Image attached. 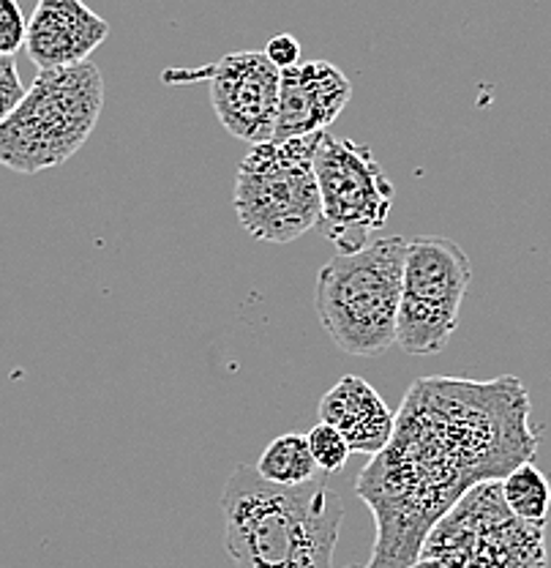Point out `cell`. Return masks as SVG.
Instances as JSON below:
<instances>
[{
    "mask_svg": "<svg viewBox=\"0 0 551 568\" xmlns=\"http://www.w3.org/2000/svg\"><path fill=\"white\" fill-rule=\"evenodd\" d=\"M535 452L530 396L519 377L415 381L396 413L394 437L355 484L377 519V541L369 564L349 568L415 566L431 528L461 495L502 481Z\"/></svg>",
    "mask_w": 551,
    "mask_h": 568,
    "instance_id": "cell-1",
    "label": "cell"
},
{
    "mask_svg": "<svg viewBox=\"0 0 551 568\" xmlns=\"http://www.w3.org/2000/svg\"><path fill=\"white\" fill-rule=\"evenodd\" d=\"M222 511L235 568H334L345 506L328 481L276 487L241 465L224 487Z\"/></svg>",
    "mask_w": 551,
    "mask_h": 568,
    "instance_id": "cell-2",
    "label": "cell"
},
{
    "mask_svg": "<svg viewBox=\"0 0 551 568\" xmlns=\"http://www.w3.org/2000/svg\"><path fill=\"white\" fill-rule=\"evenodd\" d=\"M407 244L390 235L355 254L336 252L317 274L314 310L345 355L377 358L396 345Z\"/></svg>",
    "mask_w": 551,
    "mask_h": 568,
    "instance_id": "cell-3",
    "label": "cell"
},
{
    "mask_svg": "<svg viewBox=\"0 0 551 568\" xmlns=\"http://www.w3.org/2000/svg\"><path fill=\"white\" fill-rule=\"evenodd\" d=\"M102 106L104 77L93 61L39 71L0 123V164L35 175L69 162L93 134Z\"/></svg>",
    "mask_w": 551,
    "mask_h": 568,
    "instance_id": "cell-4",
    "label": "cell"
},
{
    "mask_svg": "<svg viewBox=\"0 0 551 568\" xmlns=\"http://www.w3.org/2000/svg\"><path fill=\"white\" fill-rule=\"evenodd\" d=\"M325 132L309 138L259 142L248 148L235 175L233 205L252 239L289 244L323 224L314 153Z\"/></svg>",
    "mask_w": 551,
    "mask_h": 568,
    "instance_id": "cell-5",
    "label": "cell"
},
{
    "mask_svg": "<svg viewBox=\"0 0 551 568\" xmlns=\"http://www.w3.org/2000/svg\"><path fill=\"white\" fill-rule=\"evenodd\" d=\"M420 560L437 568H547V528L513 517L502 484L483 481L431 528Z\"/></svg>",
    "mask_w": 551,
    "mask_h": 568,
    "instance_id": "cell-6",
    "label": "cell"
},
{
    "mask_svg": "<svg viewBox=\"0 0 551 568\" xmlns=\"http://www.w3.org/2000/svg\"><path fill=\"white\" fill-rule=\"evenodd\" d=\"M472 280L467 252L446 235H415L407 244L396 345L410 355H437L459 325Z\"/></svg>",
    "mask_w": 551,
    "mask_h": 568,
    "instance_id": "cell-7",
    "label": "cell"
},
{
    "mask_svg": "<svg viewBox=\"0 0 551 568\" xmlns=\"http://www.w3.org/2000/svg\"><path fill=\"white\" fill-rule=\"evenodd\" d=\"M323 230L339 254H355L388 224L394 183L364 142L325 132L314 153Z\"/></svg>",
    "mask_w": 551,
    "mask_h": 568,
    "instance_id": "cell-8",
    "label": "cell"
},
{
    "mask_svg": "<svg viewBox=\"0 0 551 568\" xmlns=\"http://www.w3.org/2000/svg\"><path fill=\"white\" fill-rule=\"evenodd\" d=\"M183 77L207 80L213 112L233 138L248 145L274 140L282 71L265 58V52H233L194 74L183 71Z\"/></svg>",
    "mask_w": 551,
    "mask_h": 568,
    "instance_id": "cell-9",
    "label": "cell"
},
{
    "mask_svg": "<svg viewBox=\"0 0 551 568\" xmlns=\"http://www.w3.org/2000/svg\"><path fill=\"white\" fill-rule=\"evenodd\" d=\"M353 99V85L334 63L306 61L282 71L274 142L325 132Z\"/></svg>",
    "mask_w": 551,
    "mask_h": 568,
    "instance_id": "cell-10",
    "label": "cell"
},
{
    "mask_svg": "<svg viewBox=\"0 0 551 568\" xmlns=\"http://www.w3.org/2000/svg\"><path fill=\"white\" fill-rule=\"evenodd\" d=\"M106 36L110 22L82 0H35L25 52L39 71L80 67L91 61Z\"/></svg>",
    "mask_w": 551,
    "mask_h": 568,
    "instance_id": "cell-11",
    "label": "cell"
},
{
    "mask_svg": "<svg viewBox=\"0 0 551 568\" xmlns=\"http://www.w3.org/2000/svg\"><path fill=\"white\" fill-rule=\"evenodd\" d=\"M319 422L334 426L347 440L349 452L377 457L390 443L396 429V413L364 377L347 375L319 399Z\"/></svg>",
    "mask_w": 551,
    "mask_h": 568,
    "instance_id": "cell-12",
    "label": "cell"
},
{
    "mask_svg": "<svg viewBox=\"0 0 551 568\" xmlns=\"http://www.w3.org/2000/svg\"><path fill=\"white\" fill-rule=\"evenodd\" d=\"M254 470H257L259 478L276 484V487H300V484H309L314 478L317 462L312 457L306 435L289 432V435H282L268 443V448L254 462Z\"/></svg>",
    "mask_w": 551,
    "mask_h": 568,
    "instance_id": "cell-13",
    "label": "cell"
},
{
    "mask_svg": "<svg viewBox=\"0 0 551 568\" xmlns=\"http://www.w3.org/2000/svg\"><path fill=\"white\" fill-rule=\"evenodd\" d=\"M502 500L521 523L547 525L551 508V484L532 462H524L502 478Z\"/></svg>",
    "mask_w": 551,
    "mask_h": 568,
    "instance_id": "cell-14",
    "label": "cell"
},
{
    "mask_svg": "<svg viewBox=\"0 0 551 568\" xmlns=\"http://www.w3.org/2000/svg\"><path fill=\"white\" fill-rule=\"evenodd\" d=\"M306 440H309V452L314 462H317V470H325V473L341 470V467L347 465L349 454H353L345 437H341L334 426L323 422H317V426L306 435Z\"/></svg>",
    "mask_w": 551,
    "mask_h": 568,
    "instance_id": "cell-15",
    "label": "cell"
},
{
    "mask_svg": "<svg viewBox=\"0 0 551 568\" xmlns=\"http://www.w3.org/2000/svg\"><path fill=\"white\" fill-rule=\"evenodd\" d=\"M28 20L17 0H0V58H14L25 47Z\"/></svg>",
    "mask_w": 551,
    "mask_h": 568,
    "instance_id": "cell-16",
    "label": "cell"
},
{
    "mask_svg": "<svg viewBox=\"0 0 551 568\" xmlns=\"http://www.w3.org/2000/svg\"><path fill=\"white\" fill-rule=\"evenodd\" d=\"M22 97H25V88H22L14 58H0V123L22 102Z\"/></svg>",
    "mask_w": 551,
    "mask_h": 568,
    "instance_id": "cell-17",
    "label": "cell"
},
{
    "mask_svg": "<svg viewBox=\"0 0 551 568\" xmlns=\"http://www.w3.org/2000/svg\"><path fill=\"white\" fill-rule=\"evenodd\" d=\"M265 58H268V61L274 63L278 71L298 67V63H300V44H298V39H295V36H289V33L274 36V39H271L268 44H265Z\"/></svg>",
    "mask_w": 551,
    "mask_h": 568,
    "instance_id": "cell-18",
    "label": "cell"
},
{
    "mask_svg": "<svg viewBox=\"0 0 551 568\" xmlns=\"http://www.w3.org/2000/svg\"><path fill=\"white\" fill-rule=\"evenodd\" d=\"M410 568H437V564H431V560H418V564Z\"/></svg>",
    "mask_w": 551,
    "mask_h": 568,
    "instance_id": "cell-19",
    "label": "cell"
}]
</instances>
